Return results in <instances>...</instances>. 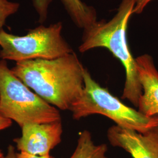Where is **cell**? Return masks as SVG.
<instances>
[{"instance_id": "9", "label": "cell", "mask_w": 158, "mask_h": 158, "mask_svg": "<svg viewBox=\"0 0 158 158\" xmlns=\"http://www.w3.org/2000/svg\"><path fill=\"white\" fill-rule=\"evenodd\" d=\"M69 16L79 28L85 29L97 21L96 9L81 0H60Z\"/></svg>"}, {"instance_id": "14", "label": "cell", "mask_w": 158, "mask_h": 158, "mask_svg": "<svg viewBox=\"0 0 158 158\" xmlns=\"http://www.w3.org/2000/svg\"><path fill=\"white\" fill-rule=\"evenodd\" d=\"M17 158H55L53 156H51V155H46V156H36L31 155L27 153L19 152V153H17Z\"/></svg>"}, {"instance_id": "5", "label": "cell", "mask_w": 158, "mask_h": 158, "mask_svg": "<svg viewBox=\"0 0 158 158\" xmlns=\"http://www.w3.org/2000/svg\"><path fill=\"white\" fill-rule=\"evenodd\" d=\"M63 23L58 22L48 27L43 25L31 29L25 35L0 33V58L16 62L37 59H53L73 51L63 37Z\"/></svg>"}, {"instance_id": "12", "label": "cell", "mask_w": 158, "mask_h": 158, "mask_svg": "<svg viewBox=\"0 0 158 158\" xmlns=\"http://www.w3.org/2000/svg\"><path fill=\"white\" fill-rule=\"evenodd\" d=\"M52 0H33V6L38 15V21L40 23H45L48 18L49 7Z\"/></svg>"}, {"instance_id": "17", "label": "cell", "mask_w": 158, "mask_h": 158, "mask_svg": "<svg viewBox=\"0 0 158 158\" xmlns=\"http://www.w3.org/2000/svg\"><path fill=\"white\" fill-rule=\"evenodd\" d=\"M0 158H6V155H4V153L1 150H0Z\"/></svg>"}, {"instance_id": "1", "label": "cell", "mask_w": 158, "mask_h": 158, "mask_svg": "<svg viewBox=\"0 0 158 158\" xmlns=\"http://www.w3.org/2000/svg\"><path fill=\"white\" fill-rule=\"evenodd\" d=\"M85 69L73 52L53 59L18 62L11 69L42 99L64 111L70 110L83 92Z\"/></svg>"}, {"instance_id": "4", "label": "cell", "mask_w": 158, "mask_h": 158, "mask_svg": "<svg viewBox=\"0 0 158 158\" xmlns=\"http://www.w3.org/2000/svg\"><path fill=\"white\" fill-rule=\"evenodd\" d=\"M0 115L14 121L21 128L61 119L59 110L17 77L4 60H0Z\"/></svg>"}, {"instance_id": "10", "label": "cell", "mask_w": 158, "mask_h": 158, "mask_svg": "<svg viewBox=\"0 0 158 158\" xmlns=\"http://www.w3.org/2000/svg\"><path fill=\"white\" fill-rule=\"evenodd\" d=\"M106 144L96 145L90 132L84 130L79 135L77 144L70 158H108Z\"/></svg>"}, {"instance_id": "16", "label": "cell", "mask_w": 158, "mask_h": 158, "mask_svg": "<svg viewBox=\"0 0 158 158\" xmlns=\"http://www.w3.org/2000/svg\"><path fill=\"white\" fill-rule=\"evenodd\" d=\"M6 158H17V153L14 146L10 145L8 147Z\"/></svg>"}, {"instance_id": "6", "label": "cell", "mask_w": 158, "mask_h": 158, "mask_svg": "<svg viewBox=\"0 0 158 158\" xmlns=\"http://www.w3.org/2000/svg\"><path fill=\"white\" fill-rule=\"evenodd\" d=\"M21 129V136L14 140L19 152L46 156L62 141V119L48 123L26 124Z\"/></svg>"}, {"instance_id": "8", "label": "cell", "mask_w": 158, "mask_h": 158, "mask_svg": "<svg viewBox=\"0 0 158 158\" xmlns=\"http://www.w3.org/2000/svg\"><path fill=\"white\" fill-rule=\"evenodd\" d=\"M135 62L142 89L138 110L148 117L158 115V70L148 54L137 57Z\"/></svg>"}, {"instance_id": "7", "label": "cell", "mask_w": 158, "mask_h": 158, "mask_svg": "<svg viewBox=\"0 0 158 158\" xmlns=\"http://www.w3.org/2000/svg\"><path fill=\"white\" fill-rule=\"evenodd\" d=\"M107 138L112 146L123 149L133 158H158V126L139 133L115 125L108 128Z\"/></svg>"}, {"instance_id": "3", "label": "cell", "mask_w": 158, "mask_h": 158, "mask_svg": "<svg viewBox=\"0 0 158 158\" xmlns=\"http://www.w3.org/2000/svg\"><path fill=\"white\" fill-rule=\"evenodd\" d=\"M84 89L69 111L79 120L94 114L111 119L119 126L139 133H145L158 126V115L148 117L138 110L125 105L93 79L85 68Z\"/></svg>"}, {"instance_id": "15", "label": "cell", "mask_w": 158, "mask_h": 158, "mask_svg": "<svg viewBox=\"0 0 158 158\" xmlns=\"http://www.w3.org/2000/svg\"><path fill=\"white\" fill-rule=\"evenodd\" d=\"M11 125L12 121L11 119L2 117L0 115V131L10 127Z\"/></svg>"}, {"instance_id": "2", "label": "cell", "mask_w": 158, "mask_h": 158, "mask_svg": "<svg viewBox=\"0 0 158 158\" xmlns=\"http://www.w3.org/2000/svg\"><path fill=\"white\" fill-rule=\"evenodd\" d=\"M135 0H121L116 14L107 22L97 21L83 29L79 51L85 53L97 48L107 49L121 62L125 70V81L121 98L138 107L142 89L136 69L135 58L129 48L127 31L133 14Z\"/></svg>"}, {"instance_id": "11", "label": "cell", "mask_w": 158, "mask_h": 158, "mask_svg": "<svg viewBox=\"0 0 158 158\" xmlns=\"http://www.w3.org/2000/svg\"><path fill=\"white\" fill-rule=\"evenodd\" d=\"M20 8V4L9 0H0V33L3 31L6 19L17 13Z\"/></svg>"}, {"instance_id": "13", "label": "cell", "mask_w": 158, "mask_h": 158, "mask_svg": "<svg viewBox=\"0 0 158 158\" xmlns=\"http://www.w3.org/2000/svg\"><path fill=\"white\" fill-rule=\"evenodd\" d=\"M152 0H135V6L133 10V14H141L148 4Z\"/></svg>"}]
</instances>
